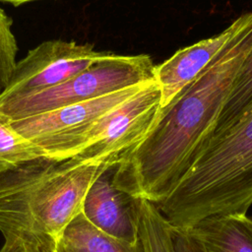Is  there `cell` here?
Listing matches in <instances>:
<instances>
[{
  "label": "cell",
  "instance_id": "cell-7",
  "mask_svg": "<svg viewBox=\"0 0 252 252\" xmlns=\"http://www.w3.org/2000/svg\"><path fill=\"white\" fill-rule=\"evenodd\" d=\"M107 54L95 50L91 43L61 39L43 41L17 61L0 102L60 85Z\"/></svg>",
  "mask_w": 252,
  "mask_h": 252
},
{
  "label": "cell",
  "instance_id": "cell-12",
  "mask_svg": "<svg viewBox=\"0 0 252 252\" xmlns=\"http://www.w3.org/2000/svg\"><path fill=\"white\" fill-rule=\"evenodd\" d=\"M137 224L143 252H173L171 228L156 204L137 199Z\"/></svg>",
  "mask_w": 252,
  "mask_h": 252
},
{
  "label": "cell",
  "instance_id": "cell-6",
  "mask_svg": "<svg viewBox=\"0 0 252 252\" xmlns=\"http://www.w3.org/2000/svg\"><path fill=\"white\" fill-rule=\"evenodd\" d=\"M160 99L156 80L147 82L134 95L96 122L85 147L73 158L83 161L117 160L153 129L161 108Z\"/></svg>",
  "mask_w": 252,
  "mask_h": 252
},
{
  "label": "cell",
  "instance_id": "cell-2",
  "mask_svg": "<svg viewBox=\"0 0 252 252\" xmlns=\"http://www.w3.org/2000/svg\"><path fill=\"white\" fill-rule=\"evenodd\" d=\"M117 160L41 157L0 169V250L56 252L65 228L82 212L90 186Z\"/></svg>",
  "mask_w": 252,
  "mask_h": 252
},
{
  "label": "cell",
  "instance_id": "cell-18",
  "mask_svg": "<svg viewBox=\"0 0 252 252\" xmlns=\"http://www.w3.org/2000/svg\"><path fill=\"white\" fill-rule=\"evenodd\" d=\"M0 252H3V251H1V250H0Z\"/></svg>",
  "mask_w": 252,
  "mask_h": 252
},
{
  "label": "cell",
  "instance_id": "cell-13",
  "mask_svg": "<svg viewBox=\"0 0 252 252\" xmlns=\"http://www.w3.org/2000/svg\"><path fill=\"white\" fill-rule=\"evenodd\" d=\"M252 106V52L244 61L239 70L232 89L218 117L214 131H222L238 118H240ZM211 135V136H212Z\"/></svg>",
  "mask_w": 252,
  "mask_h": 252
},
{
  "label": "cell",
  "instance_id": "cell-1",
  "mask_svg": "<svg viewBox=\"0 0 252 252\" xmlns=\"http://www.w3.org/2000/svg\"><path fill=\"white\" fill-rule=\"evenodd\" d=\"M252 52V19L164 107L150 133L120 156L112 182L135 199L161 202L211 137L244 61Z\"/></svg>",
  "mask_w": 252,
  "mask_h": 252
},
{
  "label": "cell",
  "instance_id": "cell-17",
  "mask_svg": "<svg viewBox=\"0 0 252 252\" xmlns=\"http://www.w3.org/2000/svg\"><path fill=\"white\" fill-rule=\"evenodd\" d=\"M0 1L7 2V3L13 4L15 6H19V5H22V4H25V3H29V2H32V1H36V0H0Z\"/></svg>",
  "mask_w": 252,
  "mask_h": 252
},
{
  "label": "cell",
  "instance_id": "cell-3",
  "mask_svg": "<svg viewBox=\"0 0 252 252\" xmlns=\"http://www.w3.org/2000/svg\"><path fill=\"white\" fill-rule=\"evenodd\" d=\"M156 206L168 224L178 228H190L213 216L246 215L252 206V106L209 138Z\"/></svg>",
  "mask_w": 252,
  "mask_h": 252
},
{
  "label": "cell",
  "instance_id": "cell-10",
  "mask_svg": "<svg viewBox=\"0 0 252 252\" xmlns=\"http://www.w3.org/2000/svg\"><path fill=\"white\" fill-rule=\"evenodd\" d=\"M205 252H252V219L246 215H218L188 228Z\"/></svg>",
  "mask_w": 252,
  "mask_h": 252
},
{
  "label": "cell",
  "instance_id": "cell-4",
  "mask_svg": "<svg viewBox=\"0 0 252 252\" xmlns=\"http://www.w3.org/2000/svg\"><path fill=\"white\" fill-rule=\"evenodd\" d=\"M147 54L107 55L69 80L47 90L0 102V116L9 121L44 113L155 80Z\"/></svg>",
  "mask_w": 252,
  "mask_h": 252
},
{
  "label": "cell",
  "instance_id": "cell-5",
  "mask_svg": "<svg viewBox=\"0 0 252 252\" xmlns=\"http://www.w3.org/2000/svg\"><path fill=\"white\" fill-rule=\"evenodd\" d=\"M146 83L37 115L8 121L18 134L37 147L46 158L67 159L81 152L90 131L101 117L134 95Z\"/></svg>",
  "mask_w": 252,
  "mask_h": 252
},
{
  "label": "cell",
  "instance_id": "cell-15",
  "mask_svg": "<svg viewBox=\"0 0 252 252\" xmlns=\"http://www.w3.org/2000/svg\"><path fill=\"white\" fill-rule=\"evenodd\" d=\"M12 25V19L0 7V95L8 87L17 63L18 45Z\"/></svg>",
  "mask_w": 252,
  "mask_h": 252
},
{
  "label": "cell",
  "instance_id": "cell-14",
  "mask_svg": "<svg viewBox=\"0 0 252 252\" xmlns=\"http://www.w3.org/2000/svg\"><path fill=\"white\" fill-rule=\"evenodd\" d=\"M45 157L30 141L18 134L9 121L0 116V169Z\"/></svg>",
  "mask_w": 252,
  "mask_h": 252
},
{
  "label": "cell",
  "instance_id": "cell-9",
  "mask_svg": "<svg viewBox=\"0 0 252 252\" xmlns=\"http://www.w3.org/2000/svg\"><path fill=\"white\" fill-rule=\"evenodd\" d=\"M113 165L92 183L85 196L82 213L93 225L103 232L136 244L139 243L137 199L113 184Z\"/></svg>",
  "mask_w": 252,
  "mask_h": 252
},
{
  "label": "cell",
  "instance_id": "cell-11",
  "mask_svg": "<svg viewBox=\"0 0 252 252\" xmlns=\"http://www.w3.org/2000/svg\"><path fill=\"white\" fill-rule=\"evenodd\" d=\"M56 252H143L139 243L111 236L93 225L81 212L65 228Z\"/></svg>",
  "mask_w": 252,
  "mask_h": 252
},
{
  "label": "cell",
  "instance_id": "cell-16",
  "mask_svg": "<svg viewBox=\"0 0 252 252\" xmlns=\"http://www.w3.org/2000/svg\"><path fill=\"white\" fill-rule=\"evenodd\" d=\"M170 228L173 252H205L199 240L188 228Z\"/></svg>",
  "mask_w": 252,
  "mask_h": 252
},
{
  "label": "cell",
  "instance_id": "cell-8",
  "mask_svg": "<svg viewBox=\"0 0 252 252\" xmlns=\"http://www.w3.org/2000/svg\"><path fill=\"white\" fill-rule=\"evenodd\" d=\"M252 12L242 14L220 33L177 50L156 66L155 80L160 93V106H166L220 53L228 42L250 22Z\"/></svg>",
  "mask_w": 252,
  "mask_h": 252
}]
</instances>
